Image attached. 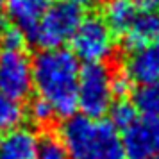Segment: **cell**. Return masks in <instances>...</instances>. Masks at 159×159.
I'll return each mask as SVG.
<instances>
[{"mask_svg":"<svg viewBox=\"0 0 159 159\" xmlns=\"http://www.w3.org/2000/svg\"><path fill=\"white\" fill-rule=\"evenodd\" d=\"M32 63V84L38 95L50 102L59 118H70L77 109L79 59L68 48L39 50Z\"/></svg>","mask_w":159,"mask_h":159,"instance_id":"1","label":"cell"},{"mask_svg":"<svg viewBox=\"0 0 159 159\" xmlns=\"http://www.w3.org/2000/svg\"><path fill=\"white\" fill-rule=\"evenodd\" d=\"M70 159H127L118 130L109 120L70 116L59 127Z\"/></svg>","mask_w":159,"mask_h":159,"instance_id":"2","label":"cell"},{"mask_svg":"<svg viewBox=\"0 0 159 159\" xmlns=\"http://www.w3.org/2000/svg\"><path fill=\"white\" fill-rule=\"evenodd\" d=\"M82 18H84V11L79 6L68 0L54 2L47 9V13L38 25L32 45L39 47L41 50L61 48L72 39Z\"/></svg>","mask_w":159,"mask_h":159,"instance_id":"3","label":"cell"},{"mask_svg":"<svg viewBox=\"0 0 159 159\" xmlns=\"http://www.w3.org/2000/svg\"><path fill=\"white\" fill-rule=\"evenodd\" d=\"M111 102V68L104 63H86L79 72L77 107L84 116L98 120L109 111Z\"/></svg>","mask_w":159,"mask_h":159,"instance_id":"4","label":"cell"},{"mask_svg":"<svg viewBox=\"0 0 159 159\" xmlns=\"http://www.w3.org/2000/svg\"><path fill=\"white\" fill-rule=\"evenodd\" d=\"M70 41L73 56L84 63H104L115 50V36L98 15L84 16Z\"/></svg>","mask_w":159,"mask_h":159,"instance_id":"5","label":"cell"},{"mask_svg":"<svg viewBox=\"0 0 159 159\" xmlns=\"http://www.w3.org/2000/svg\"><path fill=\"white\" fill-rule=\"evenodd\" d=\"M32 63L23 50L0 52V93L25 100L32 91Z\"/></svg>","mask_w":159,"mask_h":159,"instance_id":"6","label":"cell"},{"mask_svg":"<svg viewBox=\"0 0 159 159\" xmlns=\"http://www.w3.org/2000/svg\"><path fill=\"white\" fill-rule=\"evenodd\" d=\"M122 145L127 159H154L159 156V118L138 116L122 132Z\"/></svg>","mask_w":159,"mask_h":159,"instance_id":"7","label":"cell"},{"mask_svg":"<svg viewBox=\"0 0 159 159\" xmlns=\"http://www.w3.org/2000/svg\"><path fill=\"white\" fill-rule=\"evenodd\" d=\"M4 6L9 23L16 25L25 34L27 41L32 43L38 25L50 7V0H4Z\"/></svg>","mask_w":159,"mask_h":159,"instance_id":"8","label":"cell"},{"mask_svg":"<svg viewBox=\"0 0 159 159\" xmlns=\"http://www.w3.org/2000/svg\"><path fill=\"white\" fill-rule=\"evenodd\" d=\"M123 72L127 73L130 82L139 86L152 84L159 80V39L147 45L136 52H130Z\"/></svg>","mask_w":159,"mask_h":159,"instance_id":"9","label":"cell"},{"mask_svg":"<svg viewBox=\"0 0 159 159\" xmlns=\"http://www.w3.org/2000/svg\"><path fill=\"white\" fill-rule=\"evenodd\" d=\"M120 39L127 54L159 39V11H138L130 27Z\"/></svg>","mask_w":159,"mask_h":159,"instance_id":"10","label":"cell"},{"mask_svg":"<svg viewBox=\"0 0 159 159\" xmlns=\"http://www.w3.org/2000/svg\"><path fill=\"white\" fill-rule=\"evenodd\" d=\"M39 138L29 127H15L0 136V159H38Z\"/></svg>","mask_w":159,"mask_h":159,"instance_id":"11","label":"cell"},{"mask_svg":"<svg viewBox=\"0 0 159 159\" xmlns=\"http://www.w3.org/2000/svg\"><path fill=\"white\" fill-rule=\"evenodd\" d=\"M136 15L138 9L130 0H107L104 4V22L116 38L127 32Z\"/></svg>","mask_w":159,"mask_h":159,"instance_id":"12","label":"cell"},{"mask_svg":"<svg viewBox=\"0 0 159 159\" xmlns=\"http://www.w3.org/2000/svg\"><path fill=\"white\" fill-rule=\"evenodd\" d=\"M130 95H132V104L136 106L138 111L159 118V80L136 88Z\"/></svg>","mask_w":159,"mask_h":159,"instance_id":"13","label":"cell"},{"mask_svg":"<svg viewBox=\"0 0 159 159\" xmlns=\"http://www.w3.org/2000/svg\"><path fill=\"white\" fill-rule=\"evenodd\" d=\"M27 115H29L30 122L43 127L45 130H52V125L56 122V111L50 106V102L45 100L41 95H36L29 100V107H27Z\"/></svg>","mask_w":159,"mask_h":159,"instance_id":"14","label":"cell"},{"mask_svg":"<svg viewBox=\"0 0 159 159\" xmlns=\"http://www.w3.org/2000/svg\"><path fill=\"white\" fill-rule=\"evenodd\" d=\"M138 118V109L127 98H118L115 104H111L109 107V122L116 130H125L129 129Z\"/></svg>","mask_w":159,"mask_h":159,"instance_id":"15","label":"cell"},{"mask_svg":"<svg viewBox=\"0 0 159 159\" xmlns=\"http://www.w3.org/2000/svg\"><path fill=\"white\" fill-rule=\"evenodd\" d=\"M25 111L18 100H13L0 93V136L22 123Z\"/></svg>","mask_w":159,"mask_h":159,"instance_id":"16","label":"cell"},{"mask_svg":"<svg viewBox=\"0 0 159 159\" xmlns=\"http://www.w3.org/2000/svg\"><path fill=\"white\" fill-rule=\"evenodd\" d=\"M38 159H70L57 132L45 130V134L38 141Z\"/></svg>","mask_w":159,"mask_h":159,"instance_id":"17","label":"cell"},{"mask_svg":"<svg viewBox=\"0 0 159 159\" xmlns=\"http://www.w3.org/2000/svg\"><path fill=\"white\" fill-rule=\"evenodd\" d=\"M25 43H27V38L16 25L9 22H2V27H0V47H2V50H23Z\"/></svg>","mask_w":159,"mask_h":159,"instance_id":"18","label":"cell"},{"mask_svg":"<svg viewBox=\"0 0 159 159\" xmlns=\"http://www.w3.org/2000/svg\"><path fill=\"white\" fill-rule=\"evenodd\" d=\"M138 11H159V0H130Z\"/></svg>","mask_w":159,"mask_h":159,"instance_id":"19","label":"cell"},{"mask_svg":"<svg viewBox=\"0 0 159 159\" xmlns=\"http://www.w3.org/2000/svg\"><path fill=\"white\" fill-rule=\"evenodd\" d=\"M68 2H72V4H75V6H79L80 9H84V7H95V6H98L100 0H68Z\"/></svg>","mask_w":159,"mask_h":159,"instance_id":"20","label":"cell"},{"mask_svg":"<svg viewBox=\"0 0 159 159\" xmlns=\"http://www.w3.org/2000/svg\"><path fill=\"white\" fill-rule=\"evenodd\" d=\"M2 6H4V0H0V7H2Z\"/></svg>","mask_w":159,"mask_h":159,"instance_id":"21","label":"cell"},{"mask_svg":"<svg viewBox=\"0 0 159 159\" xmlns=\"http://www.w3.org/2000/svg\"><path fill=\"white\" fill-rule=\"evenodd\" d=\"M0 27H2V20H0Z\"/></svg>","mask_w":159,"mask_h":159,"instance_id":"22","label":"cell"},{"mask_svg":"<svg viewBox=\"0 0 159 159\" xmlns=\"http://www.w3.org/2000/svg\"><path fill=\"white\" fill-rule=\"evenodd\" d=\"M154 159H159V156H157V157H154Z\"/></svg>","mask_w":159,"mask_h":159,"instance_id":"23","label":"cell"}]
</instances>
